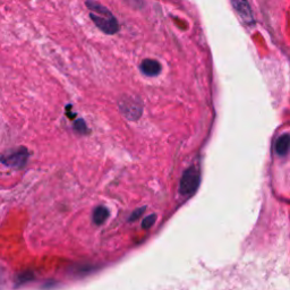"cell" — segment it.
I'll list each match as a JSON object with an SVG mask.
<instances>
[{"mask_svg":"<svg viewBox=\"0 0 290 290\" xmlns=\"http://www.w3.org/2000/svg\"><path fill=\"white\" fill-rule=\"evenodd\" d=\"M86 7L90 10V17L102 32L105 34H115L118 32V20L107 7L92 0L86 2Z\"/></svg>","mask_w":290,"mask_h":290,"instance_id":"cell-1","label":"cell"},{"mask_svg":"<svg viewBox=\"0 0 290 290\" xmlns=\"http://www.w3.org/2000/svg\"><path fill=\"white\" fill-rule=\"evenodd\" d=\"M199 179H201V176H199V171L197 168L196 167L188 168V169L184 172V175L181 179L179 192H181L182 195H185V196L193 194L199 185Z\"/></svg>","mask_w":290,"mask_h":290,"instance_id":"cell-2","label":"cell"},{"mask_svg":"<svg viewBox=\"0 0 290 290\" xmlns=\"http://www.w3.org/2000/svg\"><path fill=\"white\" fill-rule=\"evenodd\" d=\"M120 113L128 120H137L142 116V103L139 99L125 97L119 101Z\"/></svg>","mask_w":290,"mask_h":290,"instance_id":"cell-3","label":"cell"},{"mask_svg":"<svg viewBox=\"0 0 290 290\" xmlns=\"http://www.w3.org/2000/svg\"><path fill=\"white\" fill-rule=\"evenodd\" d=\"M29 151L25 147H20L18 150H15L13 152H9L8 154H4L2 158V162L5 166L16 168H23L29 160Z\"/></svg>","mask_w":290,"mask_h":290,"instance_id":"cell-4","label":"cell"},{"mask_svg":"<svg viewBox=\"0 0 290 290\" xmlns=\"http://www.w3.org/2000/svg\"><path fill=\"white\" fill-rule=\"evenodd\" d=\"M233 4L234 9L239 15L240 18L247 24L254 23V17H253L252 8L247 0H230Z\"/></svg>","mask_w":290,"mask_h":290,"instance_id":"cell-5","label":"cell"},{"mask_svg":"<svg viewBox=\"0 0 290 290\" xmlns=\"http://www.w3.org/2000/svg\"><path fill=\"white\" fill-rule=\"evenodd\" d=\"M161 70H162V67L160 65V62L154 59H145L142 61V64H141L142 73H143L144 75L150 76V77L159 75V74L161 73Z\"/></svg>","mask_w":290,"mask_h":290,"instance_id":"cell-6","label":"cell"},{"mask_svg":"<svg viewBox=\"0 0 290 290\" xmlns=\"http://www.w3.org/2000/svg\"><path fill=\"white\" fill-rule=\"evenodd\" d=\"M290 149V136L284 134L281 135L276 142V152L278 155L283 157L288 153Z\"/></svg>","mask_w":290,"mask_h":290,"instance_id":"cell-7","label":"cell"},{"mask_svg":"<svg viewBox=\"0 0 290 290\" xmlns=\"http://www.w3.org/2000/svg\"><path fill=\"white\" fill-rule=\"evenodd\" d=\"M109 217V210L104 207H98L93 211V221L96 225H102Z\"/></svg>","mask_w":290,"mask_h":290,"instance_id":"cell-8","label":"cell"},{"mask_svg":"<svg viewBox=\"0 0 290 290\" xmlns=\"http://www.w3.org/2000/svg\"><path fill=\"white\" fill-rule=\"evenodd\" d=\"M32 279H33V274L31 272H22V273H19L16 278V284L20 286V284L31 281Z\"/></svg>","mask_w":290,"mask_h":290,"instance_id":"cell-9","label":"cell"},{"mask_svg":"<svg viewBox=\"0 0 290 290\" xmlns=\"http://www.w3.org/2000/svg\"><path fill=\"white\" fill-rule=\"evenodd\" d=\"M155 219H157V215H155V214L149 215V217H146V218L143 220V222H142V227H143L144 229H150L151 227L153 226V224L155 222Z\"/></svg>","mask_w":290,"mask_h":290,"instance_id":"cell-10","label":"cell"},{"mask_svg":"<svg viewBox=\"0 0 290 290\" xmlns=\"http://www.w3.org/2000/svg\"><path fill=\"white\" fill-rule=\"evenodd\" d=\"M74 128L80 131V133H86V125L83 119H78L74 124Z\"/></svg>","mask_w":290,"mask_h":290,"instance_id":"cell-11","label":"cell"},{"mask_svg":"<svg viewBox=\"0 0 290 290\" xmlns=\"http://www.w3.org/2000/svg\"><path fill=\"white\" fill-rule=\"evenodd\" d=\"M144 211H145V207H143V208H140V209H137L136 211H134V212L131 213L130 218H129V221H130V222H133V221H135V220L139 219V218L141 217V215L144 213Z\"/></svg>","mask_w":290,"mask_h":290,"instance_id":"cell-12","label":"cell"}]
</instances>
